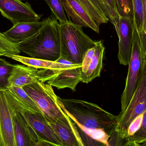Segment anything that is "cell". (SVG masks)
<instances>
[{
  "label": "cell",
  "mask_w": 146,
  "mask_h": 146,
  "mask_svg": "<svg viewBox=\"0 0 146 146\" xmlns=\"http://www.w3.org/2000/svg\"><path fill=\"white\" fill-rule=\"evenodd\" d=\"M60 106L70 117L83 146H106L117 125V116L98 105L81 100L57 97Z\"/></svg>",
  "instance_id": "obj_1"
},
{
  "label": "cell",
  "mask_w": 146,
  "mask_h": 146,
  "mask_svg": "<svg viewBox=\"0 0 146 146\" xmlns=\"http://www.w3.org/2000/svg\"><path fill=\"white\" fill-rule=\"evenodd\" d=\"M59 22L52 15L35 35L19 44L20 50L31 58L56 62L60 56Z\"/></svg>",
  "instance_id": "obj_2"
},
{
  "label": "cell",
  "mask_w": 146,
  "mask_h": 146,
  "mask_svg": "<svg viewBox=\"0 0 146 146\" xmlns=\"http://www.w3.org/2000/svg\"><path fill=\"white\" fill-rule=\"evenodd\" d=\"M60 56L74 65H81L83 56L89 49L93 48L95 42L82 31V27L68 21L59 23Z\"/></svg>",
  "instance_id": "obj_3"
},
{
  "label": "cell",
  "mask_w": 146,
  "mask_h": 146,
  "mask_svg": "<svg viewBox=\"0 0 146 146\" xmlns=\"http://www.w3.org/2000/svg\"><path fill=\"white\" fill-rule=\"evenodd\" d=\"M23 88L38 106L48 122L63 121L69 119L60 106L58 96L49 84L38 80Z\"/></svg>",
  "instance_id": "obj_4"
},
{
  "label": "cell",
  "mask_w": 146,
  "mask_h": 146,
  "mask_svg": "<svg viewBox=\"0 0 146 146\" xmlns=\"http://www.w3.org/2000/svg\"><path fill=\"white\" fill-rule=\"evenodd\" d=\"M144 59L139 34L135 28L126 86L121 98V110L120 114L126 110L139 86L143 72Z\"/></svg>",
  "instance_id": "obj_5"
},
{
  "label": "cell",
  "mask_w": 146,
  "mask_h": 146,
  "mask_svg": "<svg viewBox=\"0 0 146 146\" xmlns=\"http://www.w3.org/2000/svg\"><path fill=\"white\" fill-rule=\"evenodd\" d=\"M146 110V57L144 59L143 72L140 82L127 109L117 115V125L122 138L127 137L128 128L131 123Z\"/></svg>",
  "instance_id": "obj_6"
},
{
  "label": "cell",
  "mask_w": 146,
  "mask_h": 146,
  "mask_svg": "<svg viewBox=\"0 0 146 146\" xmlns=\"http://www.w3.org/2000/svg\"><path fill=\"white\" fill-rule=\"evenodd\" d=\"M8 101L15 110L22 114L27 124L36 134L38 140L44 141L53 146H62L57 135L42 113L27 110L15 106L8 100Z\"/></svg>",
  "instance_id": "obj_7"
},
{
  "label": "cell",
  "mask_w": 146,
  "mask_h": 146,
  "mask_svg": "<svg viewBox=\"0 0 146 146\" xmlns=\"http://www.w3.org/2000/svg\"><path fill=\"white\" fill-rule=\"evenodd\" d=\"M0 12L13 25L39 21L42 16L34 12L29 3L19 0H0Z\"/></svg>",
  "instance_id": "obj_8"
},
{
  "label": "cell",
  "mask_w": 146,
  "mask_h": 146,
  "mask_svg": "<svg viewBox=\"0 0 146 146\" xmlns=\"http://www.w3.org/2000/svg\"><path fill=\"white\" fill-rule=\"evenodd\" d=\"M119 38L118 59L121 65H129L132 54L135 27L134 21L127 17H119L115 27Z\"/></svg>",
  "instance_id": "obj_9"
},
{
  "label": "cell",
  "mask_w": 146,
  "mask_h": 146,
  "mask_svg": "<svg viewBox=\"0 0 146 146\" xmlns=\"http://www.w3.org/2000/svg\"><path fill=\"white\" fill-rule=\"evenodd\" d=\"M105 48L101 41L95 42L93 48L87 50L83 56L81 69V81L88 83L100 76L103 67Z\"/></svg>",
  "instance_id": "obj_10"
},
{
  "label": "cell",
  "mask_w": 146,
  "mask_h": 146,
  "mask_svg": "<svg viewBox=\"0 0 146 146\" xmlns=\"http://www.w3.org/2000/svg\"><path fill=\"white\" fill-rule=\"evenodd\" d=\"M13 113V107L4 91L0 92V146H17Z\"/></svg>",
  "instance_id": "obj_11"
},
{
  "label": "cell",
  "mask_w": 146,
  "mask_h": 146,
  "mask_svg": "<svg viewBox=\"0 0 146 146\" xmlns=\"http://www.w3.org/2000/svg\"><path fill=\"white\" fill-rule=\"evenodd\" d=\"M62 2L68 21L76 25L88 27L97 33H99V26L77 0H62Z\"/></svg>",
  "instance_id": "obj_12"
},
{
  "label": "cell",
  "mask_w": 146,
  "mask_h": 146,
  "mask_svg": "<svg viewBox=\"0 0 146 146\" xmlns=\"http://www.w3.org/2000/svg\"><path fill=\"white\" fill-rule=\"evenodd\" d=\"M48 21L47 18L42 21L18 23L3 34L13 42L19 44L35 35Z\"/></svg>",
  "instance_id": "obj_13"
},
{
  "label": "cell",
  "mask_w": 146,
  "mask_h": 146,
  "mask_svg": "<svg viewBox=\"0 0 146 146\" xmlns=\"http://www.w3.org/2000/svg\"><path fill=\"white\" fill-rule=\"evenodd\" d=\"M48 123L57 135L62 146H83L75 125L70 117L63 121Z\"/></svg>",
  "instance_id": "obj_14"
},
{
  "label": "cell",
  "mask_w": 146,
  "mask_h": 146,
  "mask_svg": "<svg viewBox=\"0 0 146 146\" xmlns=\"http://www.w3.org/2000/svg\"><path fill=\"white\" fill-rule=\"evenodd\" d=\"M82 64L74 65L72 67L60 70L47 83L57 89L69 88L75 91L77 84L81 81Z\"/></svg>",
  "instance_id": "obj_15"
},
{
  "label": "cell",
  "mask_w": 146,
  "mask_h": 146,
  "mask_svg": "<svg viewBox=\"0 0 146 146\" xmlns=\"http://www.w3.org/2000/svg\"><path fill=\"white\" fill-rule=\"evenodd\" d=\"M39 69L24 65H14L13 69L9 80V86L23 88L38 80Z\"/></svg>",
  "instance_id": "obj_16"
},
{
  "label": "cell",
  "mask_w": 146,
  "mask_h": 146,
  "mask_svg": "<svg viewBox=\"0 0 146 146\" xmlns=\"http://www.w3.org/2000/svg\"><path fill=\"white\" fill-rule=\"evenodd\" d=\"M4 92L8 100L14 105L32 112L42 113L38 106L23 88L10 86Z\"/></svg>",
  "instance_id": "obj_17"
},
{
  "label": "cell",
  "mask_w": 146,
  "mask_h": 146,
  "mask_svg": "<svg viewBox=\"0 0 146 146\" xmlns=\"http://www.w3.org/2000/svg\"><path fill=\"white\" fill-rule=\"evenodd\" d=\"M86 9L94 20L100 26L110 21L107 8L102 0H77Z\"/></svg>",
  "instance_id": "obj_18"
},
{
  "label": "cell",
  "mask_w": 146,
  "mask_h": 146,
  "mask_svg": "<svg viewBox=\"0 0 146 146\" xmlns=\"http://www.w3.org/2000/svg\"><path fill=\"white\" fill-rule=\"evenodd\" d=\"M13 120L16 145L17 146H30V126L22 114L15 110L13 107Z\"/></svg>",
  "instance_id": "obj_19"
},
{
  "label": "cell",
  "mask_w": 146,
  "mask_h": 146,
  "mask_svg": "<svg viewBox=\"0 0 146 146\" xmlns=\"http://www.w3.org/2000/svg\"><path fill=\"white\" fill-rule=\"evenodd\" d=\"M5 56L17 61L25 66L37 69L62 70L72 67L74 65V64L71 65H64L56 62L35 59L30 57H25L17 55H6Z\"/></svg>",
  "instance_id": "obj_20"
},
{
  "label": "cell",
  "mask_w": 146,
  "mask_h": 146,
  "mask_svg": "<svg viewBox=\"0 0 146 146\" xmlns=\"http://www.w3.org/2000/svg\"><path fill=\"white\" fill-rule=\"evenodd\" d=\"M135 27L139 36L146 35L144 31V13L142 0H133Z\"/></svg>",
  "instance_id": "obj_21"
},
{
  "label": "cell",
  "mask_w": 146,
  "mask_h": 146,
  "mask_svg": "<svg viewBox=\"0 0 146 146\" xmlns=\"http://www.w3.org/2000/svg\"><path fill=\"white\" fill-rule=\"evenodd\" d=\"M13 67L14 65L0 58V92L6 91L8 88L9 80Z\"/></svg>",
  "instance_id": "obj_22"
},
{
  "label": "cell",
  "mask_w": 146,
  "mask_h": 146,
  "mask_svg": "<svg viewBox=\"0 0 146 146\" xmlns=\"http://www.w3.org/2000/svg\"><path fill=\"white\" fill-rule=\"evenodd\" d=\"M51 9L52 15L60 23L68 22L65 14L62 0H44Z\"/></svg>",
  "instance_id": "obj_23"
},
{
  "label": "cell",
  "mask_w": 146,
  "mask_h": 146,
  "mask_svg": "<svg viewBox=\"0 0 146 146\" xmlns=\"http://www.w3.org/2000/svg\"><path fill=\"white\" fill-rule=\"evenodd\" d=\"M0 49L5 51L7 55H19L21 51L19 44L15 43L9 39L6 36L0 32Z\"/></svg>",
  "instance_id": "obj_24"
},
{
  "label": "cell",
  "mask_w": 146,
  "mask_h": 146,
  "mask_svg": "<svg viewBox=\"0 0 146 146\" xmlns=\"http://www.w3.org/2000/svg\"><path fill=\"white\" fill-rule=\"evenodd\" d=\"M117 11L119 15L127 17L134 21L133 0H116Z\"/></svg>",
  "instance_id": "obj_25"
},
{
  "label": "cell",
  "mask_w": 146,
  "mask_h": 146,
  "mask_svg": "<svg viewBox=\"0 0 146 146\" xmlns=\"http://www.w3.org/2000/svg\"><path fill=\"white\" fill-rule=\"evenodd\" d=\"M125 141H135L140 144L146 141V110L143 114L141 126L139 130L134 134L126 138Z\"/></svg>",
  "instance_id": "obj_26"
},
{
  "label": "cell",
  "mask_w": 146,
  "mask_h": 146,
  "mask_svg": "<svg viewBox=\"0 0 146 146\" xmlns=\"http://www.w3.org/2000/svg\"><path fill=\"white\" fill-rule=\"evenodd\" d=\"M102 1L107 8L110 16V22L115 27L118 23L120 17L117 11L116 0H102Z\"/></svg>",
  "instance_id": "obj_27"
},
{
  "label": "cell",
  "mask_w": 146,
  "mask_h": 146,
  "mask_svg": "<svg viewBox=\"0 0 146 146\" xmlns=\"http://www.w3.org/2000/svg\"><path fill=\"white\" fill-rule=\"evenodd\" d=\"M124 141H125L122 138L119 130L116 128L106 146H123Z\"/></svg>",
  "instance_id": "obj_28"
},
{
  "label": "cell",
  "mask_w": 146,
  "mask_h": 146,
  "mask_svg": "<svg viewBox=\"0 0 146 146\" xmlns=\"http://www.w3.org/2000/svg\"><path fill=\"white\" fill-rule=\"evenodd\" d=\"M143 114L139 116L129 125L127 131V137L134 134L140 127L142 122Z\"/></svg>",
  "instance_id": "obj_29"
},
{
  "label": "cell",
  "mask_w": 146,
  "mask_h": 146,
  "mask_svg": "<svg viewBox=\"0 0 146 146\" xmlns=\"http://www.w3.org/2000/svg\"><path fill=\"white\" fill-rule=\"evenodd\" d=\"M30 136H31V139H30V146H38V139L36 134L31 127H30Z\"/></svg>",
  "instance_id": "obj_30"
},
{
  "label": "cell",
  "mask_w": 146,
  "mask_h": 146,
  "mask_svg": "<svg viewBox=\"0 0 146 146\" xmlns=\"http://www.w3.org/2000/svg\"><path fill=\"white\" fill-rule=\"evenodd\" d=\"M144 13V31L146 33V0H142Z\"/></svg>",
  "instance_id": "obj_31"
},
{
  "label": "cell",
  "mask_w": 146,
  "mask_h": 146,
  "mask_svg": "<svg viewBox=\"0 0 146 146\" xmlns=\"http://www.w3.org/2000/svg\"><path fill=\"white\" fill-rule=\"evenodd\" d=\"M56 62L58 63H61V64H64V65H73L72 63L71 62L69 61L68 60H67L66 58L64 57L60 56V58L56 61Z\"/></svg>",
  "instance_id": "obj_32"
},
{
  "label": "cell",
  "mask_w": 146,
  "mask_h": 146,
  "mask_svg": "<svg viewBox=\"0 0 146 146\" xmlns=\"http://www.w3.org/2000/svg\"><path fill=\"white\" fill-rule=\"evenodd\" d=\"M123 146H141V145L135 141H128L123 144Z\"/></svg>",
  "instance_id": "obj_33"
},
{
  "label": "cell",
  "mask_w": 146,
  "mask_h": 146,
  "mask_svg": "<svg viewBox=\"0 0 146 146\" xmlns=\"http://www.w3.org/2000/svg\"><path fill=\"white\" fill-rule=\"evenodd\" d=\"M38 146H53L51 145L50 144L48 143H46L44 141H42L38 140Z\"/></svg>",
  "instance_id": "obj_34"
},
{
  "label": "cell",
  "mask_w": 146,
  "mask_h": 146,
  "mask_svg": "<svg viewBox=\"0 0 146 146\" xmlns=\"http://www.w3.org/2000/svg\"><path fill=\"white\" fill-rule=\"evenodd\" d=\"M6 55H7V54L5 53V51L2 50L0 49V57L2 56H5Z\"/></svg>",
  "instance_id": "obj_35"
},
{
  "label": "cell",
  "mask_w": 146,
  "mask_h": 146,
  "mask_svg": "<svg viewBox=\"0 0 146 146\" xmlns=\"http://www.w3.org/2000/svg\"><path fill=\"white\" fill-rule=\"evenodd\" d=\"M141 146H146V141L143 142L142 144H141Z\"/></svg>",
  "instance_id": "obj_36"
},
{
  "label": "cell",
  "mask_w": 146,
  "mask_h": 146,
  "mask_svg": "<svg viewBox=\"0 0 146 146\" xmlns=\"http://www.w3.org/2000/svg\"><path fill=\"white\" fill-rule=\"evenodd\" d=\"M19 1H22V0H19Z\"/></svg>",
  "instance_id": "obj_37"
}]
</instances>
